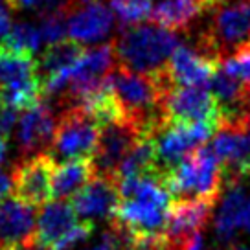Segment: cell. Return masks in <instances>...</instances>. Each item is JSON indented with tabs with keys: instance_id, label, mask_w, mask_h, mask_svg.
Listing matches in <instances>:
<instances>
[{
	"instance_id": "5b68a950",
	"label": "cell",
	"mask_w": 250,
	"mask_h": 250,
	"mask_svg": "<svg viewBox=\"0 0 250 250\" xmlns=\"http://www.w3.org/2000/svg\"><path fill=\"white\" fill-rule=\"evenodd\" d=\"M102 127L81 107H68L55 125L48 155L54 160H83L92 158L100 144Z\"/></svg>"
},
{
	"instance_id": "d4e9b609",
	"label": "cell",
	"mask_w": 250,
	"mask_h": 250,
	"mask_svg": "<svg viewBox=\"0 0 250 250\" xmlns=\"http://www.w3.org/2000/svg\"><path fill=\"white\" fill-rule=\"evenodd\" d=\"M110 8L125 28L136 26L151 13V0H110Z\"/></svg>"
},
{
	"instance_id": "5bb4252c",
	"label": "cell",
	"mask_w": 250,
	"mask_h": 250,
	"mask_svg": "<svg viewBox=\"0 0 250 250\" xmlns=\"http://www.w3.org/2000/svg\"><path fill=\"white\" fill-rule=\"evenodd\" d=\"M54 112L44 102H39L30 109L24 110V114L19 118L17 127V144L21 149V155L26 156L37 153L42 147H50L55 131Z\"/></svg>"
},
{
	"instance_id": "4dcf8cb0",
	"label": "cell",
	"mask_w": 250,
	"mask_h": 250,
	"mask_svg": "<svg viewBox=\"0 0 250 250\" xmlns=\"http://www.w3.org/2000/svg\"><path fill=\"white\" fill-rule=\"evenodd\" d=\"M17 112H19V110L11 109V107H6V105H0V136L9 138L13 127H15V124L19 122Z\"/></svg>"
},
{
	"instance_id": "8992f818",
	"label": "cell",
	"mask_w": 250,
	"mask_h": 250,
	"mask_svg": "<svg viewBox=\"0 0 250 250\" xmlns=\"http://www.w3.org/2000/svg\"><path fill=\"white\" fill-rule=\"evenodd\" d=\"M219 131L217 124H164L153 133L156 167L166 177Z\"/></svg>"
},
{
	"instance_id": "ffe728a7",
	"label": "cell",
	"mask_w": 250,
	"mask_h": 250,
	"mask_svg": "<svg viewBox=\"0 0 250 250\" xmlns=\"http://www.w3.org/2000/svg\"><path fill=\"white\" fill-rule=\"evenodd\" d=\"M96 169H94L92 158L83 160H68L55 166L54 180H52V199L62 201L78 193L86 182H90Z\"/></svg>"
},
{
	"instance_id": "d590c367",
	"label": "cell",
	"mask_w": 250,
	"mask_h": 250,
	"mask_svg": "<svg viewBox=\"0 0 250 250\" xmlns=\"http://www.w3.org/2000/svg\"><path fill=\"white\" fill-rule=\"evenodd\" d=\"M9 250H50V249L39 245V243L35 241V237H33V239H30V241H24V243H21V245H17V247H13V249H9Z\"/></svg>"
},
{
	"instance_id": "484cf974",
	"label": "cell",
	"mask_w": 250,
	"mask_h": 250,
	"mask_svg": "<svg viewBox=\"0 0 250 250\" xmlns=\"http://www.w3.org/2000/svg\"><path fill=\"white\" fill-rule=\"evenodd\" d=\"M219 66L225 72H228L230 76L243 81L250 88V42L245 44L243 48H239L232 55L225 57L223 61L219 62Z\"/></svg>"
},
{
	"instance_id": "ba28073f",
	"label": "cell",
	"mask_w": 250,
	"mask_h": 250,
	"mask_svg": "<svg viewBox=\"0 0 250 250\" xmlns=\"http://www.w3.org/2000/svg\"><path fill=\"white\" fill-rule=\"evenodd\" d=\"M210 147L223 166L227 186L250 177V120L223 124L213 134Z\"/></svg>"
},
{
	"instance_id": "603a6c76",
	"label": "cell",
	"mask_w": 250,
	"mask_h": 250,
	"mask_svg": "<svg viewBox=\"0 0 250 250\" xmlns=\"http://www.w3.org/2000/svg\"><path fill=\"white\" fill-rule=\"evenodd\" d=\"M146 173H160L156 167V149L153 134L140 136L134 142V146L129 149V153L124 156L116 171V179H129V177H138ZM162 175V173H160Z\"/></svg>"
},
{
	"instance_id": "d6986e66",
	"label": "cell",
	"mask_w": 250,
	"mask_h": 250,
	"mask_svg": "<svg viewBox=\"0 0 250 250\" xmlns=\"http://www.w3.org/2000/svg\"><path fill=\"white\" fill-rule=\"evenodd\" d=\"M247 206H249V199L239 184L228 186L215 217V235L221 243H232L237 230L245 227Z\"/></svg>"
},
{
	"instance_id": "2e32d148",
	"label": "cell",
	"mask_w": 250,
	"mask_h": 250,
	"mask_svg": "<svg viewBox=\"0 0 250 250\" xmlns=\"http://www.w3.org/2000/svg\"><path fill=\"white\" fill-rule=\"evenodd\" d=\"M35 208L9 197L0 204V250H9L35 235Z\"/></svg>"
},
{
	"instance_id": "836d02e7",
	"label": "cell",
	"mask_w": 250,
	"mask_h": 250,
	"mask_svg": "<svg viewBox=\"0 0 250 250\" xmlns=\"http://www.w3.org/2000/svg\"><path fill=\"white\" fill-rule=\"evenodd\" d=\"M182 250H206V243H204L203 232L195 234L193 237H189L186 241V245L182 247Z\"/></svg>"
},
{
	"instance_id": "3957f363",
	"label": "cell",
	"mask_w": 250,
	"mask_h": 250,
	"mask_svg": "<svg viewBox=\"0 0 250 250\" xmlns=\"http://www.w3.org/2000/svg\"><path fill=\"white\" fill-rule=\"evenodd\" d=\"M167 191L175 199H211L219 201L225 186L223 166L213 149L206 144L164 177Z\"/></svg>"
},
{
	"instance_id": "9c48e42d",
	"label": "cell",
	"mask_w": 250,
	"mask_h": 250,
	"mask_svg": "<svg viewBox=\"0 0 250 250\" xmlns=\"http://www.w3.org/2000/svg\"><path fill=\"white\" fill-rule=\"evenodd\" d=\"M55 160L48 153H39L24 158L13 169V193L19 201L33 208L46 206L52 199Z\"/></svg>"
},
{
	"instance_id": "f1b7e54d",
	"label": "cell",
	"mask_w": 250,
	"mask_h": 250,
	"mask_svg": "<svg viewBox=\"0 0 250 250\" xmlns=\"http://www.w3.org/2000/svg\"><path fill=\"white\" fill-rule=\"evenodd\" d=\"M85 250H124V237L118 232L116 228H110L96 243H92L90 247H86Z\"/></svg>"
},
{
	"instance_id": "6da1fadb",
	"label": "cell",
	"mask_w": 250,
	"mask_h": 250,
	"mask_svg": "<svg viewBox=\"0 0 250 250\" xmlns=\"http://www.w3.org/2000/svg\"><path fill=\"white\" fill-rule=\"evenodd\" d=\"M120 206L110 221L125 234H164L171 193L160 173H146L120 180Z\"/></svg>"
},
{
	"instance_id": "4316f807",
	"label": "cell",
	"mask_w": 250,
	"mask_h": 250,
	"mask_svg": "<svg viewBox=\"0 0 250 250\" xmlns=\"http://www.w3.org/2000/svg\"><path fill=\"white\" fill-rule=\"evenodd\" d=\"M39 30L42 35V41L46 44H54L64 39V35L68 33V26H66V19L64 13H48V15H41Z\"/></svg>"
},
{
	"instance_id": "9a60e30c",
	"label": "cell",
	"mask_w": 250,
	"mask_h": 250,
	"mask_svg": "<svg viewBox=\"0 0 250 250\" xmlns=\"http://www.w3.org/2000/svg\"><path fill=\"white\" fill-rule=\"evenodd\" d=\"M70 39L78 42H98L109 35L112 28V11L100 0H86L76 6L66 21Z\"/></svg>"
},
{
	"instance_id": "e0dca14e",
	"label": "cell",
	"mask_w": 250,
	"mask_h": 250,
	"mask_svg": "<svg viewBox=\"0 0 250 250\" xmlns=\"http://www.w3.org/2000/svg\"><path fill=\"white\" fill-rule=\"evenodd\" d=\"M219 8L211 0H160L151 9V22L169 31L188 30L206 11Z\"/></svg>"
},
{
	"instance_id": "ac0fdd59",
	"label": "cell",
	"mask_w": 250,
	"mask_h": 250,
	"mask_svg": "<svg viewBox=\"0 0 250 250\" xmlns=\"http://www.w3.org/2000/svg\"><path fill=\"white\" fill-rule=\"evenodd\" d=\"M78 213L74 211L70 203L64 201L50 203L39 213L33 237L39 245L52 250L64 235L70 234L78 227Z\"/></svg>"
},
{
	"instance_id": "8fae6325",
	"label": "cell",
	"mask_w": 250,
	"mask_h": 250,
	"mask_svg": "<svg viewBox=\"0 0 250 250\" xmlns=\"http://www.w3.org/2000/svg\"><path fill=\"white\" fill-rule=\"evenodd\" d=\"M120 180L116 177L94 175L90 182L72 197V208L78 217L88 223L112 221L120 206Z\"/></svg>"
},
{
	"instance_id": "f546056e",
	"label": "cell",
	"mask_w": 250,
	"mask_h": 250,
	"mask_svg": "<svg viewBox=\"0 0 250 250\" xmlns=\"http://www.w3.org/2000/svg\"><path fill=\"white\" fill-rule=\"evenodd\" d=\"M78 6V0H37L35 8L41 11V15L48 13H68Z\"/></svg>"
},
{
	"instance_id": "f35d334b",
	"label": "cell",
	"mask_w": 250,
	"mask_h": 250,
	"mask_svg": "<svg viewBox=\"0 0 250 250\" xmlns=\"http://www.w3.org/2000/svg\"><path fill=\"white\" fill-rule=\"evenodd\" d=\"M245 228L250 232V201H249V206H247V213H245Z\"/></svg>"
},
{
	"instance_id": "7a4b0ae2",
	"label": "cell",
	"mask_w": 250,
	"mask_h": 250,
	"mask_svg": "<svg viewBox=\"0 0 250 250\" xmlns=\"http://www.w3.org/2000/svg\"><path fill=\"white\" fill-rule=\"evenodd\" d=\"M114 44L116 64L140 74H158L171 54L180 46L179 37L156 24H136L125 28Z\"/></svg>"
},
{
	"instance_id": "277c9868",
	"label": "cell",
	"mask_w": 250,
	"mask_h": 250,
	"mask_svg": "<svg viewBox=\"0 0 250 250\" xmlns=\"http://www.w3.org/2000/svg\"><path fill=\"white\" fill-rule=\"evenodd\" d=\"M250 42V0L221 4L213 9L208 28L197 42V50L219 62Z\"/></svg>"
},
{
	"instance_id": "d6a6232c",
	"label": "cell",
	"mask_w": 250,
	"mask_h": 250,
	"mask_svg": "<svg viewBox=\"0 0 250 250\" xmlns=\"http://www.w3.org/2000/svg\"><path fill=\"white\" fill-rule=\"evenodd\" d=\"M11 191H13V180H11L8 173H4L0 169V204H4L8 201Z\"/></svg>"
},
{
	"instance_id": "7402d4cb",
	"label": "cell",
	"mask_w": 250,
	"mask_h": 250,
	"mask_svg": "<svg viewBox=\"0 0 250 250\" xmlns=\"http://www.w3.org/2000/svg\"><path fill=\"white\" fill-rule=\"evenodd\" d=\"M37 78H41L39 62L33 54L0 48V88L22 85Z\"/></svg>"
},
{
	"instance_id": "44dd1931",
	"label": "cell",
	"mask_w": 250,
	"mask_h": 250,
	"mask_svg": "<svg viewBox=\"0 0 250 250\" xmlns=\"http://www.w3.org/2000/svg\"><path fill=\"white\" fill-rule=\"evenodd\" d=\"M86 50L83 48L81 42L74 39H62L59 42L48 44V48L42 52L39 62V76L41 79L52 78L57 74L70 70L76 66V62L83 57Z\"/></svg>"
},
{
	"instance_id": "7c38bea8",
	"label": "cell",
	"mask_w": 250,
	"mask_h": 250,
	"mask_svg": "<svg viewBox=\"0 0 250 250\" xmlns=\"http://www.w3.org/2000/svg\"><path fill=\"white\" fill-rule=\"evenodd\" d=\"M140 136H146L140 129L129 120H120L114 124L105 125L102 129L100 144L92 156V164L96 175L116 177L118 166L134 146V142Z\"/></svg>"
},
{
	"instance_id": "4fadbf2b",
	"label": "cell",
	"mask_w": 250,
	"mask_h": 250,
	"mask_svg": "<svg viewBox=\"0 0 250 250\" xmlns=\"http://www.w3.org/2000/svg\"><path fill=\"white\" fill-rule=\"evenodd\" d=\"M219 68V61L201 50L180 44L166 64V76L177 86H208Z\"/></svg>"
},
{
	"instance_id": "8d00e7d4",
	"label": "cell",
	"mask_w": 250,
	"mask_h": 250,
	"mask_svg": "<svg viewBox=\"0 0 250 250\" xmlns=\"http://www.w3.org/2000/svg\"><path fill=\"white\" fill-rule=\"evenodd\" d=\"M6 153H8V138L0 136V164L4 162V158H6Z\"/></svg>"
},
{
	"instance_id": "cb8c5ba5",
	"label": "cell",
	"mask_w": 250,
	"mask_h": 250,
	"mask_svg": "<svg viewBox=\"0 0 250 250\" xmlns=\"http://www.w3.org/2000/svg\"><path fill=\"white\" fill-rule=\"evenodd\" d=\"M41 42H42V35H41L39 26L31 22H17L13 24L8 39L2 46L15 52L33 54L41 48Z\"/></svg>"
},
{
	"instance_id": "52a82bcc",
	"label": "cell",
	"mask_w": 250,
	"mask_h": 250,
	"mask_svg": "<svg viewBox=\"0 0 250 250\" xmlns=\"http://www.w3.org/2000/svg\"><path fill=\"white\" fill-rule=\"evenodd\" d=\"M162 112L166 124L223 125L221 107L208 86H169L162 102Z\"/></svg>"
},
{
	"instance_id": "e575fe53",
	"label": "cell",
	"mask_w": 250,
	"mask_h": 250,
	"mask_svg": "<svg viewBox=\"0 0 250 250\" xmlns=\"http://www.w3.org/2000/svg\"><path fill=\"white\" fill-rule=\"evenodd\" d=\"M11 9H30L37 6V0H6Z\"/></svg>"
},
{
	"instance_id": "74e56055",
	"label": "cell",
	"mask_w": 250,
	"mask_h": 250,
	"mask_svg": "<svg viewBox=\"0 0 250 250\" xmlns=\"http://www.w3.org/2000/svg\"><path fill=\"white\" fill-rule=\"evenodd\" d=\"M228 250H250V247L249 245H245V243H232Z\"/></svg>"
},
{
	"instance_id": "60d3db41",
	"label": "cell",
	"mask_w": 250,
	"mask_h": 250,
	"mask_svg": "<svg viewBox=\"0 0 250 250\" xmlns=\"http://www.w3.org/2000/svg\"><path fill=\"white\" fill-rule=\"evenodd\" d=\"M0 48H2V46H0Z\"/></svg>"
},
{
	"instance_id": "83f0119b",
	"label": "cell",
	"mask_w": 250,
	"mask_h": 250,
	"mask_svg": "<svg viewBox=\"0 0 250 250\" xmlns=\"http://www.w3.org/2000/svg\"><path fill=\"white\" fill-rule=\"evenodd\" d=\"M92 232H94L92 223H88V221H81V223H78V227L74 228L70 234L64 235V237H62L61 241L57 243L52 250H70V249H74L76 245L86 241V239L92 235Z\"/></svg>"
},
{
	"instance_id": "ab89813d",
	"label": "cell",
	"mask_w": 250,
	"mask_h": 250,
	"mask_svg": "<svg viewBox=\"0 0 250 250\" xmlns=\"http://www.w3.org/2000/svg\"><path fill=\"white\" fill-rule=\"evenodd\" d=\"M211 2H215L217 6H221V4H225V2H228V0H211Z\"/></svg>"
},
{
	"instance_id": "30bf717a",
	"label": "cell",
	"mask_w": 250,
	"mask_h": 250,
	"mask_svg": "<svg viewBox=\"0 0 250 250\" xmlns=\"http://www.w3.org/2000/svg\"><path fill=\"white\" fill-rule=\"evenodd\" d=\"M217 201L211 199H175L169 206V217L164 237L169 250H182L189 237L203 232L211 217Z\"/></svg>"
},
{
	"instance_id": "1f68e13d",
	"label": "cell",
	"mask_w": 250,
	"mask_h": 250,
	"mask_svg": "<svg viewBox=\"0 0 250 250\" xmlns=\"http://www.w3.org/2000/svg\"><path fill=\"white\" fill-rule=\"evenodd\" d=\"M8 8H9L8 2H6V0H0V44L6 42L9 31H11V28H13Z\"/></svg>"
}]
</instances>
